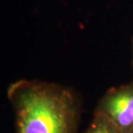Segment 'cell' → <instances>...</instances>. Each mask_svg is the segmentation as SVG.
I'll list each match as a JSON object with an SVG mask.
<instances>
[{
    "label": "cell",
    "mask_w": 133,
    "mask_h": 133,
    "mask_svg": "<svg viewBox=\"0 0 133 133\" xmlns=\"http://www.w3.org/2000/svg\"><path fill=\"white\" fill-rule=\"evenodd\" d=\"M7 97L16 133H78L83 103L71 88L20 79L8 87Z\"/></svg>",
    "instance_id": "cell-1"
},
{
    "label": "cell",
    "mask_w": 133,
    "mask_h": 133,
    "mask_svg": "<svg viewBox=\"0 0 133 133\" xmlns=\"http://www.w3.org/2000/svg\"><path fill=\"white\" fill-rule=\"evenodd\" d=\"M94 114L107 118L121 133L131 132L133 128V79L131 83L107 90L98 101Z\"/></svg>",
    "instance_id": "cell-2"
},
{
    "label": "cell",
    "mask_w": 133,
    "mask_h": 133,
    "mask_svg": "<svg viewBox=\"0 0 133 133\" xmlns=\"http://www.w3.org/2000/svg\"><path fill=\"white\" fill-rule=\"evenodd\" d=\"M85 133H121L111 121L104 116L94 114L93 118Z\"/></svg>",
    "instance_id": "cell-3"
},
{
    "label": "cell",
    "mask_w": 133,
    "mask_h": 133,
    "mask_svg": "<svg viewBox=\"0 0 133 133\" xmlns=\"http://www.w3.org/2000/svg\"><path fill=\"white\" fill-rule=\"evenodd\" d=\"M132 67H133V39H132Z\"/></svg>",
    "instance_id": "cell-4"
},
{
    "label": "cell",
    "mask_w": 133,
    "mask_h": 133,
    "mask_svg": "<svg viewBox=\"0 0 133 133\" xmlns=\"http://www.w3.org/2000/svg\"><path fill=\"white\" fill-rule=\"evenodd\" d=\"M130 133H133V128H132V130H131V132H130Z\"/></svg>",
    "instance_id": "cell-5"
}]
</instances>
